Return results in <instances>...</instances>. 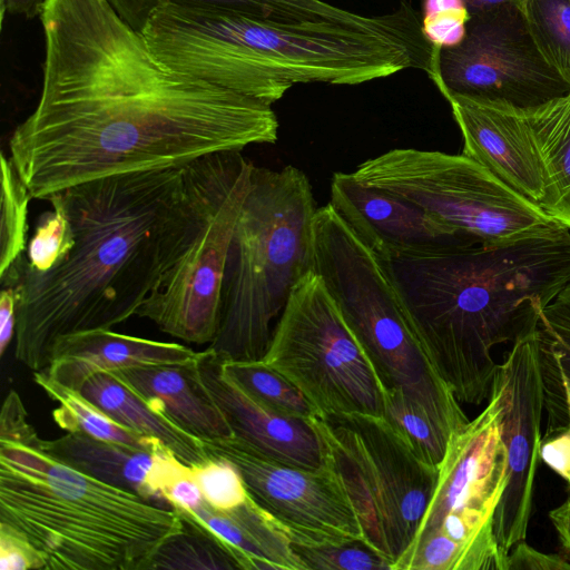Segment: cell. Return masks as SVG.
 I'll return each instance as SVG.
<instances>
[{
  "label": "cell",
  "mask_w": 570,
  "mask_h": 570,
  "mask_svg": "<svg viewBox=\"0 0 570 570\" xmlns=\"http://www.w3.org/2000/svg\"><path fill=\"white\" fill-rule=\"evenodd\" d=\"M39 18L41 92L9 140L32 198L277 140L272 105L165 67L108 0H47Z\"/></svg>",
  "instance_id": "6da1fadb"
},
{
  "label": "cell",
  "mask_w": 570,
  "mask_h": 570,
  "mask_svg": "<svg viewBox=\"0 0 570 570\" xmlns=\"http://www.w3.org/2000/svg\"><path fill=\"white\" fill-rule=\"evenodd\" d=\"M181 168L104 177L58 191L76 243L58 267L39 273L26 255L2 276L17 293L14 357L48 367L65 335L112 328L136 315L167 261Z\"/></svg>",
  "instance_id": "7a4b0ae2"
},
{
  "label": "cell",
  "mask_w": 570,
  "mask_h": 570,
  "mask_svg": "<svg viewBox=\"0 0 570 570\" xmlns=\"http://www.w3.org/2000/svg\"><path fill=\"white\" fill-rule=\"evenodd\" d=\"M425 354L459 402L480 405L513 341L570 283V230L384 261Z\"/></svg>",
  "instance_id": "3957f363"
},
{
  "label": "cell",
  "mask_w": 570,
  "mask_h": 570,
  "mask_svg": "<svg viewBox=\"0 0 570 570\" xmlns=\"http://www.w3.org/2000/svg\"><path fill=\"white\" fill-rule=\"evenodd\" d=\"M41 441L0 440V522L32 543L45 570H149L183 529L176 510L56 460Z\"/></svg>",
  "instance_id": "277c9868"
},
{
  "label": "cell",
  "mask_w": 570,
  "mask_h": 570,
  "mask_svg": "<svg viewBox=\"0 0 570 570\" xmlns=\"http://www.w3.org/2000/svg\"><path fill=\"white\" fill-rule=\"evenodd\" d=\"M316 210L301 169L254 167L226 259L218 331L207 347L219 360L263 358L274 321L311 271Z\"/></svg>",
  "instance_id": "5b68a950"
},
{
  "label": "cell",
  "mask_w": 570,
  "mask_h": 570,
  "mask_svg": "<svg viewBox=\"0 0 570 570\" xmlns=\"http://www.w3.org/2000/svg\"><path fill=\"white\" fill-rule=\"evenodd\" d=\"M386 390L403 393L449 438L470 421L425 354L389 268L328 203L312 222V267Z\"/></svg>",
  "instance_id": "8992f818"
},
{
  "label": "cell",
  "mask_w": 570,
  "mask_h": 570,
  "mask_svg": "<svg viewBox=\"0 0 570 570\" xmlns=\"http://www.w3.org/2000/svg\"><path fill=\"white\" fill-rule=\"evenodd\" d=\"M254 167L242 150H225L181 168L167 261L136 316L189 343L214 341L226 259Z\"/></svg>",
  "instance_id": "52a82bcc"
},
{
  "label": "cell",
  "mask_w": 570,
  "mask_h": 570,
  "mask_svg": "<svg viewBox=\"0 0 570 570\" xmlns=\"http://www.w3.org/2000/svg\"><path fill=\"white\" fill-rule=\"evenodd\" d=\"M501 413L491 385L487 406L450 438L414 539L392 570H508L494 535L508 469Z\"/></svg>",
  "instance_id": "ba28073f"
},
{
  "label": "cell",
  "mask_w": 570,
  "mask_h": 570,
  "mask_svg": "<svg viewBox=\"0 0 570 570\" xmlns=\"http://www.w3.org/2000/svg\"><path fill=\"white\" fill-rule=\"evenodd\" d=\"M311 422L324 461L337 472L354 504L363 541L392 570L414 539L439 468L422 459L384 416L332 414Z\"/></svg>",
  "instance_id": "9c48e42d"
},
{
  "label": "cell",
  "mask_w": 570,
  "mask_h": 570,
  "mask_svg": "<svg viewBox=\"0 0 570 570\" xmlns=\"http://www.w3.org/2000/svg\"><path fill=\"white\" fill-rule=\"evenodd\" d=\"M352 175L425 209L471 245L508 243L562 226L463 154L396 148L365 160Z\"/></svg>",
  "instance_id": "30bf717a"
},
{
  "label": "cell",
  "mask_w": 570,
  "mask_h": 570,
  "mask_svg": "<svg viewBox=\"0 0 570 570\" xmlns=\"http://www.w3.org/2000/svg\"><path fill=\"white\" fill-rule=\"evenodd\" d=\"M262 361L293 383L318 416H384L386 389L313 271L294 287Z\"/></svg>",
  "instance_id": "8fae6325"
},
{
  "label": "cell",
  "mask_w": 570,
  "mask_h": 570,
  "mask_svg": "<svg viewBox=\"0 0 570 570\" xmlns=\"http://www.w3.org/2000/svg\"><path fill=\"white\" fill-rule=\"evenodd\" d=\"M470 14L459 45L433 47L428 73L441 94L530 109L570 91L537 48L521 7Z\"/></svg>",
  "instance_id": "7c38bea8"
},
{
  "label": "cell",
  "mask_w": 570,
  "mask_h": 570,
  "mask_svg": "<svg viewBox=\"0 0 570 570\" xmlns=\"http://www.w3.org/2000/svg\"><path fill=\"white\" fill-rule=\"evenodd\" d=\"M203 442L209 455L238 468L252 498L292 543L317 547L363 540L350 494L326 461L306 469L271 459L234 436Z\"/></svg>",
  "instance_id": "4fadbf2b"
},
{
  "label": "cell",
  "mask_w": 570,
  "mask_h": 570,
  "mask_svg": "<svg viewBox=\"0 0 570 570\" xmlns=\"http://www.w3.org/2000/svg\"><path fill=\"white\" fill-rule=\"evenodd\" d=\"M538 315L512 341L492 384L500 393L501 438L507 451V485L494 515L501 552L525 540L544 409Z\"/></svg>",
  "instance_id": "5bb4252c"
},
{
  "label": "cell",
  "mask_w": 570,
  "mask_h": 570,
  "mask_svg": "<svg viewBox=\"0 0 570 570\" xmlns=\"http://www.w3.org/2000/svg\"><path fill=\"white\" fill-rule=\"evenodd\" d=\"M330 204L383 261L407 253L470 246L451 227L417 205L334 173Z\"/></svg>",
  "instance_id": "9a60e30c"
},
{
  "label": "cell",
  "mask_w": 570,
  "mask_h": 570,
  "mask_svg": "<svg viewBox=\"0 0 570 570\" xmlns=\"http://www.w3.org/2000/svg\"><path fill=\"white\" fill-rule=\"evenodd\" d=\"M442 95L460 128L462 154L541 207L544 176L523 110L454 94Z\"/></svg>",
  "instance_id": "2e32d148"
},
{
  "label": "cell",
  "mask_w": 570,
  "mask_h": 570,
  "mask_svg": "<svg viewBox=\"0 0 570 570\" xmlns=\"http://www.w3.org/2000/svg\"><path fill=\"white\" fill-rule=\"evenodd\" d=\"M198 374L225 415L234 438L276 461L306 469L323 465L321 440L311 421L283 416L249 396L208 348L196 357Z\"/></svg>",
  "instance_id": "e0dca14e"
},
{
  "label": "cell",
  "mask_w": 570,
  "mask_h": 570,
  "mask_svg": "<svg viewBox=\"0 0 570 570\" xmlns=\"http://www.w3.org/2000/svg\"><path fill=\"white\" fill-rule=\"evenodd\" d=\"M41 449L94 479L167 508L163 491L186 464L163 444L145 450L82 433L67 432L58 439L42 440Z\"/></svg>",
  "instance_id": "ac0fdd59"
},
{
  "label": "cell",
  "mask_w": 570,
  "mask_h": 570,
  "mask_svg": "<svg viewBox=\"0 0 570 570\" xmlns=\"http://www.w3.org/2000/svg\"><path fill=\"white\" fill-rule=\"evenodd\" d=\"M198 352L178 343L153 341L97 328L59 337L45 371L59 383L80 391L91 376L129 367L185 364Z\"/></svg>",
  "instance_id": "d6986e66"
},
{
  "label": "cell",
  "mask_w": 570,
  "mask_h": 570,
  "mask_svg": "<svg viewBox=\"0 0 570 570\" xmlns=\"http://www.w3.org/2000/svg\"><path fill=\"white\" fill-rule=\"evenodd\" d=\"M112 373L202 441L234 436L225 415L202 382L196 358L185 364L138 366Z\"/></svg>",
  "instance_id": "ffe728a7"
},
{
  "label": "cell",
  "mask_w": 570,
  "mask_h": 570,
  "mask_svg": "<svg viewBox=\"0 0 570 570\" xmlns=\"http://www.w3.org/2000/svg\"><path fill=\"white\" fill-rule=\"evenodd\" d=\"M177 513L220 539L242 570H304L289 538L250 494L229 511L215 510L205 501L195 511Z\"/></svg>",
  "instance_id": "44dd1931"
},
{
  "label": "cell",
  "mask_w": 570,
  "mask_h": 570,
  "mask_svg": "<svg viewBox=\"0 0 570 570\" xmlns=\"http://www.w3.org/2000/svg\"><path fill=\"white\" fill-rule=\"evenodd\" d=\"M80 392L125 428L168 448L184 463L194 466L209 454L204 442L170 420L112 372L89 377Z\"/></svg>",
  "instance_id": "7402d4cb"
},
{
  "label": "cell",
  "mask_w": 570,
  "mask_h": 570,
  "mask_svg": "<svg viewBox=\"0 0 570 570\" xmlns=\"http://www.w3.org/2000/svg\"><path fill=\"white\" fill-rule=\"evenodd\" d=\"M522 110L544 176L541 207L570 230V91Z\"/></svg>",
  "instance_id": "603a6c76"
},
{
  "label": "cell",
  "mask_w": 570,
  "mask_h": 570,
  "mask_svg": "<svg viewBox=\"0 0 570 570\" xmlns=\"http://www.w3.org/2000/svg\"><path fill=\"white\" fill-rule=\"evenodd\" d=\"M546 432L570 429V283L538 308Z\"/></svg>",
  "instance_id": "cb8c5ba5"
},
{
  "label": "cell",
  "mask_w": 570,
  "mask_h": 570,
  "mask_svg": "<svg viewBox=\"0 0 570 570\" xmlns=\"http://www.w3.org/2000/svg\"><path fill=\"white\" fill-rule=\"evenodd\" d=\"M117 14L140 32L151 12L164 3L216 7L234 10L257 19L286 24H330L346 27L348 10L325 0H108Z\"/></svg>",
  "instance_id": "d4e9b609"
},
{
  "label": "cell",
  "mask_w": 570,
  "mask_h": 570,
  "mask_svg": "<svg viewBox=\"0 0 570 570\" xmlns=\"http://www.w3.org/2000/svg\"><path fill=\"white\" fill-rule=\"evenodd\" d=\"M35 383L55 402L52 417L57 425L71 433L118 442L139 449L153 450L161 444L119 424L89 401L80 391L52 379L45 370L33 372ZM164 445V444H163Z\"/></svg>",
  "instance_id": "484cf974"
},
{
  "label": "cell",
  "mask_w": 570,
  "mask_h": 570,
  "mask_svg": "<svg viewBox=\"0 0 570 570\" xmlns=\"http://www.w3.org/2000/svg\"><path fill=\"white\" fill-rule=\"evenodd\" d=\"M222 365L249 396L273 412L305 421L318 416L317 410L304 394L262 360L222 361Z\"/></svg>",
  "instance_id": "4316f807"
},
{
  "label": "cell",
  "mask_w": 570,
  "mask_h": 570,
  "mask_svg": "<svg viewBox=\"0 0 570 570\" xmlns=\"http://www.w3.org/2000/svg\"><path fill=\"white\" fill-rule=\"evenodd\" d=\"M183 529L154 556L149 569H240L232 551L210 531L183 519Z\"/></svg>",
  "instance_id": "83f0119b"
},
{
  "label": "cell",
  "mask_w": 570,
  "mask_h": 570,
  "mask_svg": "<svg viewBox=\"0 0 570 570\" xmlns=\"http://www.w3.org/2000/svg\"><path fill=\"white\" fill-rule=\"evenodd\" d=\"M521 8L540 53L570 85V0H525Z\"/></svg>",
  "instance_id": "f1b7e54d"
},
{
  "label": "cell",
  "mask_w": 570,
  "mask_h": 570,
  "mask_svg": "<svg viewBox=\"0 0 570 570\" xmlns=\"http://www.w3.org/2000/svg\"><path fill=\"white\" fill-rule=\"evenodd\" d=\"M32 198L17 169L1 154L0 276L26 255L28 206Z\"/></svg>",
  "instance_id": "f546056e"
},
{
  "label": "cell",
  "mask_w": 570,
  "mask_h": 570,
  "mask_svg": "<svg viewBox=\"0 0 570 570\" xmlns=\"http://www.w3.org/2000/svg\"><path fill=\"white\" fill-rule=\"evenodd\" d=\"M47 200L50 202L51 210L39 216L26 250L28 266L39 273L58 267L67 259L76 243L60 193L49 196Z\"/></svg>",
  "instance_id": "4dcf8cb0"
},
{
  "label": "cell",
  "mask_w": 570,
  "mask_h": 570,
  "mask_svg": "<svg viewBox=\"0 0 570 570\" xmlns=\"http://www.w3.org/2000/svg\"><path fill=\"white\" fill-rule=\"evenodd\" d=\"M384 417L428 463L439 468L450 438L417 405L396 390H386Z\"/></svg>",
  "instance_id": "1f68e13d"
},
{
  "label": "cell",
  "mask_w": 570,
  "mask_h": 570,
  "mask_svg": "<svg viewBox=\"0 0 570 570\" xmlns=\"http://www.w3.org/2000/svg\"><path fill=\"white\" fill-rule=\"evenodd\" d=\"M292 548L304 570H391L363 540L317 547L292 543Z\"/></svg>",
  "instance_id": "d6a6232c"
},
{
  "label": "cell",
  "mask_w": 570,
  "mask_h": 570,
  "mask_svg": "<svg viewBox=\"0 0 570 570\" xmlns=\"http://www.w3.org/2000/svg\"><path fill=\"white\" fill-rule=\"evenodd\" d=\"M191 469L206 503L213 509L229 511L248 499L244 478L229 460L209 455L205 462Z\"/></svg>",
  "instance_id": "836d02e7"
},
{
  "label": "cell",
  "mask_w": 570,
  "mask_h": 570,
  "mask_svg": "<svg viewBox=\"0 0 570 570\" xmlns=\"http://www.w3.org/2000/svg\"><path fill=\"white\" fill-rule=\"evenodd\" d=\"M422 13V33L438 49L459 45L471 16L463 0H423Z\"/></svg>",
  "instance_id": "e575fe53"
},
{
  "label": "cell",
  "mask_w": 570,
  "mask_h": 570,
  "mask_svg": "<svg viewBox=\"0 0 570 570\" xmlns=\"http://www.w3.org/2000/svg\"><path fill=\"white\" fill-rule=\"evenodd\" d=\"M0 570H45L32 543L14 528L0 522Z\"/></svg>",
  "instance_id": "d590c367"
},
{
  "label": "cell",
  "mask_w": 570,
  "mask_h": 570,
  "mask_svg": "<svg viewBox=\"0 0 570 570\" xmlns=\"http://www.w3.org/2000/svg\"><path fill=\"white\" fill-rule=\"evenodd\" d=\"M32 443L39 439L28 420L20 395L11 390L2 404L0 415V440Z\"/></svg>",
  "instance_id": "8d00e7d4"
},
{
  "label": "cell",
  "mask_w": 570,
  "mask_h": 570,
  "mask_svg": "<svg viewBox=\"0 0 570 570\" xmlns=\"http://www.w3.org/2000/svg\"><path fill=\"white\" fill-rule=\"evenodd\" d=\"M166 503L177 512H191L205 503L190 465H185L163 491Z\"/></svg>",
  "instance_id": "74e56055"
},
{
  "label": "cell",
  "mask_w": 570,
  "mask_h": 570,
  "mask_svg": "<svg viewBox=\"0 0 570 570\" xmlns=\"http://www.w3.org/2000/svg\"><path fill=\"white\" fill-rule=\"evenodd\" d=\"M539 459L570 485V429L542 435Z\"/></svg>",
  "instance_id": "f35d334b"
},
{
  "label": "cell",
  "mask_w": 570,
  "mask_h": 570,
  "mask_svg": "<svg viewBox=\"0 0 570 570\" xmlns=\"http://www.w3.org/2000/svg\"><path fill=\"white\" fill-rule=\"evenodd\" d=\"M570 563L558 554L543 553L524 541L515 544L508 554V570H560Z\"/></svg>",
  "instance_id": "ab89813d"
},
{
  "label": "cell",
  "mask_w": 570,
  "mask_h": 570,
  "mask_svg": "<svg viewBox=\"0 0 570 570\" xmlns=\"http://www.w3.org/2000/svg\"><path fill=\"white\" fill-rule=\"evenodd\" d=\"M17 293L11 285L1 286L0 293V356L8 350L16 334Z\"/></svg>",
  "instance_id": "60d3db41"
},
{
  "label": "cell",
  "mask_w": 570,
  "mask_h": 570,
  "mask_svg": "<svg viewBox=\"0 0 570 570\" xmlns=\"http://www.w3.org/2000/svg\"><path fill=\"white\" fill-rule=\"evenodd\" d=\"M549 518L558 532L562 547L570 556V495L561 505L549 512Z\"/></svg>",
  "instance_id": "b9f144b4"
},
{
  "label": "cell",
  "mask_w": 570,
  "mask_h": 570,
  "mask_svg": "<svg viewBox=\"0 0 570 570\" xmlns=\"http://www.w3.org/2000/svg\"><path fill=\"white\" fill-rule=\"evenodd\" d=\"M47 0H1V17L4 12L27 19L40 17Z\"/></svg>",
  "instance_id": "7bdbcfd3"
},
{
  "label": "cell",
  "mask_w": 570,
  "mask_h": 570,
  "mask_svg": "<svg viewBox=\"0 0 570 570\" xmlns=\"http://www.w3.org/2000/svg\"><path fill=\"white\" fill-rule=\"evenodd\" d=\"M470 13L489 10L504 4L522 7L525 0H463Z\"/></svg>",
  "instance_id": "ee69618b"
},
{
  "label": "cell",
  "mask_w": 570,
  "mask_h": 570,
  "mask_svg": "<svg viewBox=\"0 0 570 570\" xmlns=\"http://www.w3.org/2000/svg\"><path fill=\"white\" fill-rule=\"evenodd\" d=\"M569 490H570V485H569Z\"/></svg>",
  "instance_id": "f6af8a7d"
}]
</instances>
